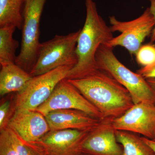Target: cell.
<instances>
[{
	"label": "cell",
	"instance_id": "cell-23",
	"mask_svg": "<svg viewBox=\"0 0 155 155\" xmlns=\"http://www.w3.org/2000/svg\"><path fill=\"white\" fill-rule=\"evenodd\" d=\"M150 2V7L149 8L151 13L153 16L155 20V26L152 33L150 38V43L153 44L155 41V0H147Z\"/></svg>",
	"mask_w": 155,
	"mask_h": 155
},
{
	"label": "cell",
	"instance_id": "cell-5",
	"mask_svg": "<svg viewBox=\"0 0 155 155\" xmlns=\"http://www.w3.org/2000/svg\"><path fill=\"white\" fill-rule=\"evenodd\" d=\"M47 0H25L21 50L15 64L30 73L36 63L41 43L40 20Z\"/></svg>",
	"mask_w": 155,
	"mask_h": 155
},
{
	"label": "cell",
	"instance_id": "cell-9",
	"mask_svg": "<svg viewBox=\"0 0 155 155\" xmlns=\"http://www.w3.org/2000/svg\"><path fill=\"white\" fill-rule=\"evenodd\" d=\"M116 130L130 131L155 139V104L142 102L134 104L120 117L112 120Z\"/></svg>",
	"mask_w": 155,
	"mask_h": 155
},
{
	"label": "cell",
	"instance_id": "cell-20",
	"mask_svg": "<svg viewBox=\"0 0 155 155\" xmlns=\"http://www.w3.org/2000/svg\"><path fill=\"white\" fill-rule=\"evenodd\" d=\"M16 111L14 98L3 101L0 105V131L8 128L10 120Z\"/></svg>",
	"mask_w": 155,
	"mask_h": 155
},
{
	"label": "cell",
	"instance_id": "cell-16",
	"mask_svg": "<svg viewBox=\"0 0 155 155\" xmlns=\"http://www.w3.org/2000/svg\"><path fill=\"white\" fill-rule=\"evenodd\" d=\"M25 0H0V27L13 25L21 30L23 15L21 10Z\"/></svg>",
	"mask_w": 155,
	"mask_h": 155
},
{
	"label": "cell",
	"instance_id": "cell-11",
	"mask_svg": "<svg viewBox=\"0 0 155 155\" xmlns=\"http://www.w3.org/2000/svg\"><path fill=\"white\" fill-rule=\"evenodd\" d=\"M113 119L104 118L91 130L81 147L82 154L123 155L124 150L116 139Z\"/></svg>",
	"mask_w": 155,
	"mask_h": 155
},
{
	"label": "cell",
	"instance_id": "cell-18",
	"mask_svg": "<svg viewBox=\"0 0 155 155\" xmlns=\"http://www.w3.org/2000/svg\"><path fill=\"white\" fill-rule=\"evenodd\" d=\"M10 131L18 155H46L36 143L27 142L11 129Z\"/></svg>",
	"mask_w": 155,
	"mask_h": 155
},
{
	"label": "cell",
	"instance_id": "cell-14",
	"mask_svg": "<svg viewBox=\"0 0 155 155\" xmlns=\"http://www.w3.org/2000/svg\"><path fill=\"white\" fill-rule=\"evenodd\" d=\"M33 77L30 73L17 66L9 64L1 65L0 94L3 97L11 93L20 92Z\"/></svg>",
	"mask_w": 155,
	"mask_h": 155
},
{
	"label": "cell",
	"instance_id": "cell-3",
	"mask_svg": "<svg viewBox=\"0 0 155 155\" xmlns=\"http://www.w3.org/2000/svg\"><path fill=\"white\" fill-rule=\"evenodd\" d=\"M114 48L100 45L95 54L98 69L107 73L130 93L134 104L144 102L155 104V92L146 79L125 67L114 54Z\"/></svg>",
	"mask_w": 155,
	"mask_h": 155
},
{
	"label": "cell",
	"instance_id": "cell-13",
	"mask_svg": "<svg viewBox=\"0 0 155 155\" xmlns=\"http://www.w3.org/2000/svg\"><path fill=\"white\" fill-rule=\"evenodd\" d=\"M50 130L74 129L89 131L97 127L101 119L74 109L56 110L45 116Z\"/></svg>",
	"mask_w": 155,
	"mask_h": 155
},
{
	"label": "cell",
	"instance_id": "cell-7",
	"mask_svg": "<svg viewBox=\"0 0 155 155\" xmlns=\"http://www.w3.org/2000/svg\"><path fill=\"white\" fill-rule=\"evenodd\" d=\"M113 32L119 31L121 35L114 37L107 44L114 48L120 46L135 55L146 38L152 33L155 26L153 16L147 8L141 16L130 21H120L114 16L109 17Z\"/></svg>",
	"mask_w": 155,
	"mask_h": 155
},
{
	"label": "cell",
	"instance_id": "cell-6",
	"mask_svg": "<svg viewBox=\"0 0 155 155\" xmlns=\"http://www.w3.org/2000/svg\"><path fill=\"white\" fill-rule=\"evenodd\" d=\"M72 68L71 66H63L33 76L24 89L14 97L16 110H35L49 98L58 84L66 78Z\"/></svg>",
	"mask_w": 155,
	"mask_h": 155
},
{
	"label": "cell",
	"instance_id": "cell-22",
	"mask_svg": "<svg viewBox=\"0 0 155 155\" xmlns=\"http://www.w3.org/2000/svg\"><path fill=\"white\" fill-rule=\"evenodd\" d=\"M137 73L141 75L144 78H155V63L154 64L143 67L137 70Z\"/></svg>",
	"mask_w": 155,
	"mask_h": 155
},
{
	"label": "cell",
	"instance_id": "cell-15",
	"mask_svg": "<svg viewBox=\"0 0 155 155\" xmlns=\"http://www.w3.org/2000/svg\"><path fill=\"white\" fill-rule=\"evenodd\" d=\"M116 139L123 147V155H155L154 151L137 134L116 130Z\"/></svg>",
	"mask_w": 155,
	"mask_h": 155
},
{
	"label": "cell",
	"instance_id": "cell-26",
	"mask_svg": "<svg viewBox=\"0 0 155 155\" xmlns=\"http://www.w3.org/2000/svg\"><path fill=\"white\" fill-rule=\"evenodd\" d=\"M154 140V141H155V140Z\"/></svg>",
	"mask_w": 155,
	"mask_h": 155
},
{
	"label": "cell",
	"instance_id": "cell-19",
	"mask_svg": "<svg viewBox=\"0 0 155 155\" xmlns=\"http://www.w3.org/2000/svg\"><path fill=\"white\" fill-rule=\"evenodd\" d=\"M136 61L139 65L146 67L155 63V45H142L135 55Z\"/></svg>",
	"mask_w": 155,
	"mask_h": 155
},
{
	"label": "cell",
	"instance_id": "cell-21",
	"mask_svg": "<svg viewBox=\"0 0 155 155\" xmlns=\"http://www.w3.org/2000/svg\"><path fill=\"white\" fill-rule=\"evenodd\" d=\"M0 155H18L8 127L0 131Z\"/></svg>",
	"mask_w": 155,
	"mask_h": 155
},
{
	"label": "cell",
	"instance_id": "cell-25",
	"mask_svg": "<svg viewBox=\"0 0 155 155\" xmlns=\"http://www.w3.org/2000/svg\"><path fill=\"white\" fill-rule=\"evenodd\" d=\"M146 79L147 82L149 84L155 92V78H146Z\"/></svg>",
	"mask_w": 155,
	"mask_h": 155
},
{
	"label": "cell",
	"instance_id": "cell-4",
	"mask_svg": "<svg viewBox=\"0 0 155 155\" xmlns=\"http://www.w3.org/2000/svg\"><path fill=\"white\" fill-rule=\"evenodd\" d=\"M81 30L67 35H57L50 40L41 43L31 75H41L63 66L75 67L78 62L76 48Z\"/></svg>",
	"mask_w": 155,
	"mask_h": 155
},
{
	"label": "cell",
	"instance_id": "cell-8",
	"mask_svg": "<svg viewBox=\"0 0 155 155\" xmlns=\"http://www.w3.org/2000/svg\"><path fill=\"white\" fill-rule=\"evenodd\" d=\"M63 109L79 110L97 119H104L100 111L66 78L58 84L49 98L35 110L45 116L51 111Z\"/></svg>",
	"mask_w": 155,
	"mask_h": 155
},
{
	"label": "cell",
	"instance_id": "cell-12",
	"mask_svg": "<svg viewBox=\"0 0 155 155\" xmlns=\"http://www.w3.org/2000/svg\"><path fill=\"white\" fill-rule=\"evenodd\" d=\"M8 127L28 143L36 142L50 130L44 115L36 110L23 109L16 110Z\"/></svg>",
	"mask_w": 155,
	"mask_h": 155
},
{
	"label": "cell",
	"instance_id": "cell-2",
	"mask_svg": "<svg viewBox=\"0 0 155 155\" xmlns=\"http://www.w3.org/2000/svg\"><path fill=\"white\" fill-rule=\"evenodd\" d=\"M86 17L78 39L77 64L69 71L66 78H83L98 70L95 54L100 45L114 38L113 32L99 14L93 0H85Z\"/></svg>",
	"mask_w": 155,
	"mask_h": 155
},
{
	"label": "cell",
	"instance_id": "cell-24",
	"mask_svg": "<svg viewBox=\"0 0 155 155\" xmlns=\"http://www.w3.org/2000/svg\"><path fill=\"white\" fill-rule=\"evenodd\" d=\"M141 137L143 140L155 152V141L152 140H150L149 139L147 138L144 137Z\"/></svg>",
	"mask_w": 155,
	"mask_h": 155
},
{
	"label": "cell",
	"instance_id": "cell-10",
	"mask_svg": "<svg viewBox=\"0 0 155 155\" xmlns=\"http://www.w3.org/2000/svg\"><path fill=\"white\" fill-rule=\"evenodd\" d=\"M91 130H51L35 143L47 155H82V143Z\"/></svg>",
	"mask_w": 155,
	"mask_h": 155
},
{
	"label": "cell",
	"instance_id": "cell-17",
	"mask_svg": "<svg viewBox=\"0 0 155 155\" xmlns=\"http://www.w3.org/2000/svg\"><path fill=\"white\" fill-rule=\"evenodd\" d=\"M16 27L7 25L0 27V64L1 65L15 63L16 51L19 46L18 41L13 34Z\"/></svg>",
	"mask_w": 155,
	"mask_h": 155
},
{
	"label": "cell",
	"instance_id": "cell-1",
	"mask_svg": "<svg viewBox=\"0 0 155 155\" xmlns=\"http://www.w3.org/2000/svg\"><path fill=\"white\" fill-rule=\"evenodd\" d=\"M67 80L100 111L104 118L120 117L134 105L127 89L99 69L83 78Z\"/></svg>",
	"mask_w": 155,
	"mask_h": 155
}]
</instances>
